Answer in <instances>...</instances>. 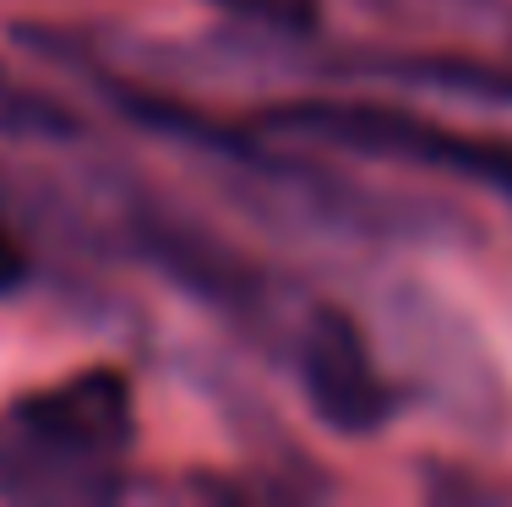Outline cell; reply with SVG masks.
<instances>
[{
    "instance_id": "6da1fadb",
    "label": "cell",
    "mask_w": 512,
    "mask_h": 507,
    "mask_svg": "<svg viewBox=\"0 0 512 507\" xmlns=\"http://www.w3.org/2000/svg\"><path fill=\"white\" fill-rule=\"evenodd\" d=\"M137 442V393L126 371H77L55 388L0 404V497L82 502L115 497Z\"/></svg>"
},
{
    "instance_id": "7a4b0ae2",
    "label": "cell",
    "mask_w": 512,
    "mask_h": 507,
    "mask_svg": "<svg viewBox=\"0 0 512 507\" xmlns=\"http://www.w3.org/2000/svg\"><path fill=\"white\" fill-rule=\"evenodd\" d=\"M267 126H289V131H311L322 142H344L360 153H387V159H414V164H436L469 175L480 186L512 191V142L491 137H458V131L425 126L414 115H387V110H327V104H306V110L273 115Z\"/></svg>"
},
{
    "instance_id": "3957f363",
    "label": "cell",
    "mask_w": 512,
    "mask_h": 507,
    "mask_svg": "<svg viewBox=\"0 0 512 507\" xmlns=\"http://www.w3.org/2000/svg\"><path fill=\"white\" fill-rule=\"evenodd\" d=\"M300 382L316 415L338 431H371L393 409V393L365 349V333L333 306L311 311V322L300 328Z\"/></svg>"
},
{
    "instance_id": "277c9868",
    "label": "cell",
    "mask_w": 512,
    "mask_h": 507,
    "mask_svg": "<svg viewBox=\"0 0 512 507\" xmlns=\"http://www.w3.org/2000/svg\"><path fill=\"white\" fill-rule=\"evenodd\" d=\"M0 137H77V120L60 99L0 71Z\"/></svg>"
},
{
    "instance_id": "5b68a950",
    "label": "cell",
    "mask_w": 512,
    "mask_h": 507,
    "mask_svg": "<svg viewBox=\"0 0 512 507\" xmlns=\"http://www.w3.org/2000/svg\"><path fill=\"white\" fill-rule=\"evenodd\" d=\"M28 273H33L28 246H22V240L11 235V224L0 219V295H11L17 284H28Z\"/></svg>"
}]
</instances>
